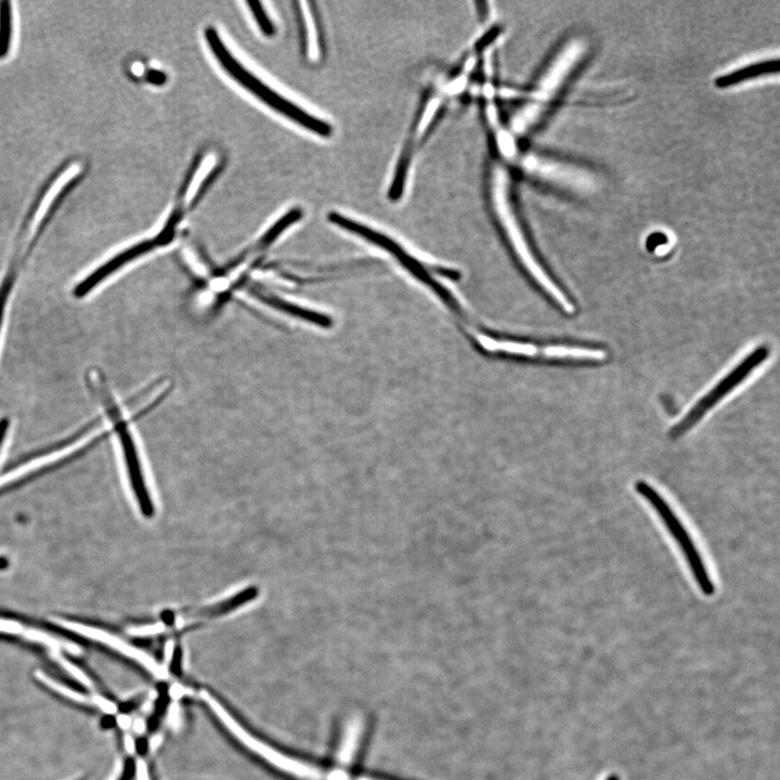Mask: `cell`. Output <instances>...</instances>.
<instances>
[{
	"mask_svg": "<svg viewBox=\"0 0 780 780\" xmlns=\"http://www.w3.org/2000/svg\"><path fill=\"white\" fill-rule=\"evenodd\" d=\"M37 678L41 680L43 683H45L47 686L54 688L56 692L61 693L63 696L68 697L75 701H85L86 698L83 695H80V693H76L72 691V689H69L67 687L61 686L60 684L56 683L55 681H52L48 678L45 674H38Z\"/></svg>",
	"mask_w": 780,
	"mask_h": 780,
	"instance_id": "e0dca14e",
	"label": "cell"
},
{
	"mask_svg": "<svg viewBox=\"0 0 780 780\" xmlns=\"http://www.w3.org/2000/svg\"><path fill=\"white\" fill-rule=\"evenodd\" d=\"M117 722H119L120 726L122 728H125V730L126 728H129L130 725H132V720H130V718L127 717V715H121V717L119 718V720H117Z\"/></svg>",
	"mask_w": 780,
	"mask_h": 780,
	"instance_id": "d4e9b609",
	"label": "cell"
},
{
	"mask_svg": "<svg viewBox=\"0 0 780 780\" xmlns=\"http://www.w3.org/2000/svg\"><path fill=\"white\" fill-rule=\"evenodd\" d=\"M606 780H620V778H619L617 775H613V776H610V777H609L608 779H606Z\"/></svg>",
	"mask_w": 780,
	"mask_h": 780,
	"instance_id": "4316f807",
	"label": "cell"
},
{
	"mask_svg": "<svg viewBox=\"0 0 780 780\" xmlns=\"http://www.w3.org/2000/svg\"><path fill=\"white\" fill-rule=\"evenodd\" d=\"M205 38L213 55L233 80H236L244 88L250 90L251 93L256 95L260 100H263L273 110L289 117L290 120L307 128L310 132L324 137L331 135V127L327 123L317 119L315 116L307 114L302 109L296 107L291 101L282 98L276 91L270 89L262 81H259L255 75L242 67L238 60L232 57L230 51L224 45L223 41H221L218 33L214 29H206Z\"/></svg>",
	"mask_w": 780,
	"mask_h": 780,
	"instance_id": "7a4b0ae2",
	"label": "cell"
},
{
	"mask_svg": "<svg viewBox=\"0 0 780 780\" xmlns=\"http://www.w3.org/2000/svg\"><path fill=\"white\" fill-rule=\"evenodd\" d=\"M247 5L251 8V11L255 17L256 22L259 25L260 30L267 36L275 34V26L266 15V12L262 5L258 2H247Z\"/></svg>",
	"mask_w": 780,
	"mask_h": 780,
	"instance_id": "2e32d148",
	"label": "cell"
},
{
	"mask_svg": "<svg viewBox=\"0 0 780 780\" xmlns=\"http://www.w3.org/2000/svg\"><path fill=\"white\" fill-rule=\"evenodd\" d=\"M97 390L100 395V400L103 403L104 408H106L110 420L114 424L117 436L120 438L127 470L130 478H132V485L135 496L140 503L142 512L147 516H150L153 513V505L149 496V492H147L145 480H143L141 466L133 436L130 434L127 424L121 418L119 407H117L114 400H112L106 385L101 383Z\"/></svg>",
	"mask_w": 780,
	"mask_h": 780,
	"instance_id": "52a82bcc",
	"label": "cell"
},
{
	"mask_svg": "<svg viewBox=\"0 0 780 780\" xmlns=\"http://www.w3.org/2000/svg\"><path fill=\"white\" fill-rule=\"evenodd\" d=\"M358 780H374V779H370V778H366V777H361V778H359Z\"/></svg>",
	"mask_w": 780,
	"mask_h": 780,
	"instance_id": "83f0119b",
	"label": "cell"
},
{
	"mask_svg": "<svg viewBox=\"0 0 780 780\" xmlns=\"http://www.w3.org/2000/svg\"><path fill=\"white\" fill-rule=\"evenodd\" d=\"M13 35V15L10 2H0V59L8 56Z\"/></svg>",
	"mask_w": 780,
	"mask_h": 780,
	"instance_id": "9a60e30c",
	"label": "cell"
},
{
	"mask_svg": "<svg viewBox=\"0 0 780 780\" xmlns=\"http://www.w3.org/2000/svg\"><path fill=\"white\" fill-rule=\"evenodd\" d=\"M189 695H192V691L184 685L174 684L171 688H169V696H171L175 701H178L182 697Z\"/></svg>",
	"mask_w": 780,
	"mask_h": 780,
	"instance_id": "d6986e66",
	"label": "cell"
},
{
	"mask_svg": "<svg viewBox=\"0 0 780 780\" xmlns=\"http://www.w3.org/2000/svg\"><path fill=\"white\" fill-rule=\"evenodd\" d=\"M164 245L160 238L143 241L138 243L129 249L115 255L109 259L107 263H104L96 270L90 273L84 280L76 284L73 295L77 299L86 297L89 293L93 292L98 285L103 281H106L113 273L119 271L121 268L129 263L134 262L135 259L146 255L151 252L155 247Z\"/></svg>",
	"mask_w": 780,
	"mask_h": 780,
	"instance_id": "ba28073f",
	"label": "cell"
},
{
	"mask_svg": "<svg viewBox=\"0 0 780 780\" xmlns=\"http://www.w3.org/2000/svg\"><path fill=\"white\" fill-rule=\"evenodd\" d=\"M62 624L65 628H68L74 632L87 636L89 637V639L97 640L99 642L107 644L108 646L116 650H119V652L122 653L123 655L129 658H133L134 660L141 663V665L145 667L147 670H149L153 675H155V678L161 680L167 679L166 671L159 665L158 662L153 660V658L147 655L146 653L141 652V650L124 643L120 639H117V637L112 636L107 632H103L95 628L82 626V624H78V623L62 622Z\"/></svg>",
	"mask_w": 780,
	"mask_h": 780,
	"instance_id": "30bf717a",
	"label": "cell"
},
{
	"mask_svg": "<svg viewBox=\"0 0 780 780\" xmlns=\"http://www.w3.org/2000/svg\"><path fill=\"white\" fill-rule=\"evenodd\" d=\"M167 722L168 725L172 727V730H179L182 723V718L180 707L178 704H176V702L168 709Z\"/></svg>",
	"mask_w": 780,
	"mask_h": 780,
	"instance_id": "ac0fdd59",
	"label": "cell"
},
{
	"mask_svg": "<svg viewBox=\"0 0 780 780\" xmlns=\"http://www.w3.org/2000/svg\"><path fill=\"white\" fill-rule=\"evenodd\" d=\"M162 743V737L161 736H154L151 740V747L153 749L158 748Z\"/></svg>",
	"mask_w": 780,
	"mask_h": 780,
	"instance_id": "484cf974",
	"label": "cell"
},
{
	"mask_svg": "<svg viewBox=\"0 0 780 780\" xmlns=\"http://www.w3.org/2000/svg\"><path fill=\"white\" fill-rule=\"evenodd\" d=\"M588 45L583 39L576 38L562 49L551 64L549 71L545 73L537 90L535 102L528 113L530 123L535 122L542 114L546 106L555 98L559 90L567 82L569 76L574 73L587 54Z\"/></svg>",
	"mask_w": 780,
	"mask_h": 780,
	"instance_id": "5b68a950",
	"label": "cell"
},
{
	"mask_svg": "<svg viewBox=\"0 0 780 780\" xmlns=\"http://www.w3.org/2000/svg\"><path fill=\"white\" fill-rule=\"evenodd\" d=\"M363 731V720L358 715L351 718L346 724L340 751H338V761L342 764H349L353 761L355 753L359 747L360 738Z\"/></svg>",
	"mask_w": 780,
	"mask_h": 780,
	"instance_id": "4fadbf2b",
	"label": "cell"
},
{
	"mask_svg": "<svg viewBox=\"0 0 780 780\" xmlns=\"http://www.w3.org/2000/svg\"><path fill=\"white\" fill-rule=\"evenodd\" d=\"M493 178V203L496 205V211L500 223L504 229L507 239L511 242L513 250L522 262L529 275L535 280L540 288L548 293L549 296L561 307L567 314H574L575 306L569 301L566 294L558 288V285L551 279L548 273L538 262V259L528 243L526 233L520 224L517 214L510 200L509 184L505 173L497 171Z\"/></svg>",
	"mask_w": 780,
	"mask_h": 780,
	"instance_id": "6da1fadb",
	"label": "cell"
},
{
	"mask_svg": "<svg viewBox=\"0 0 780 780\" xmlns=\"http://www.w3.org/2000/svg\"><path fill=\"white\" fill-rule=\"evenodd\" d=\"M200 694L202 699L206 702V705L212 709L216 717L225 725L227 730L236 737L240 743L245 745L246 748L257 753L259 757H262L273 766L278 767V769L294 776L308 780H320L322 778L321 772L316 769V767L284 756L283 753L269 747L267 744L263 743L262 740H258L247 732L210 693L202 691Z\"/></svg>",
	"mask_w": 780,
	"mask_h": 780,
	"instance_id": "277c9868",
	"label": "cell"
},
{
	"mask_svg": "<svg viewBox=\"0 0 780 780\" xmlns=\"http://www.w3.org/2000/svg\"><path fill=\"white\" fill-rule=\"evenodd\" d=\"M635 490L653 507L661 522L669 531L673 540L678 543L689 570L702 594L711 597L715 594V584L709 574L704 558L701 557L697 545L684 527L681 519L672 510L670 504L661 494L644 480L636 481Z\"/></svg>",
	"mask_w": 780,
	"mask_h": 780,
	"instance_id": "3957f363",
	"label": "cell"
},
{
	"mask_svg": "<svg viewBox=\"0 0 780 780\" xmlns=\"http://www.w3.org/2000/svg\"><path fill=\"white\" fill-rule=\"evenodd\" d=\"M540 356L548 359L602 361L606 353L601 349L551 345L541 347Z\"/></svg>",
	"mask_w": 780,
	"mask_h": 780,
	"instance_id": "7c38bea8",
	"label": "cell"
},
{
	"mask_svg": "<svg viewBox=\"0 0 780 780\" xmlns=\"http://www.w3.org/2000/svg\"><path fill=\"white\" fill-rule=\"evenodd\" d=\"M135 771L138 780H150L148 766L145 761L138 760L135 765Z\"/></svg>",
	"mask_w": 780,
	"mask_h": 780,
	"instance_id": "ffe728a7",
	"label": "cell"
},
{
	"mask_svg": "<svg viewBox=\"0 0 780 780\" xmlns=\"http://www.w3.org/2000/svg\"><path fill=\"white\" fill-rule=\"evenodd\" d=\"M134 731H135L137 734H142L143 732H145V731H146V723H145V721H143V720H141V719H138V720H137V721L134 723Z\"/></svg>",
	"mask_w": 780,
	"mask_h": 780,
	"instance_id": "cb8c5ba5",
	"label": "cell"
},
{
	"mask_svg": "<svg viewBox=\"0 0 780 780\" xmlns=\"http://www.w3.org/2000/svg\"><path fill=\"white\" fill-rule=\"evenodd\" d=\"M769 356V349L760 347L743 361L739 363L730 374L715 386L710 393L696 403V406L689 411L685 418L672 428L671 437L678 439L685 435L689 429H692L704 416L720 402L726 395L730 394L749 374L756 370L760 364Z\"/></svg>",
	"mask_w": 780,
	"mask_h": 780,
	"instance_id": "8992f818",
	"label": "cell"
},
{
	"mask_svg": "<svg viewBox=\"0 0 780 780\" xmlns=\"http://www.w3.org/2000/svg\"><path fill=\"white\" fill-rule=\"evenodd\" d=\"M773 72H778L777 60H769L766 62L751 64L749 67L740 69L719 78L718 85L721 87L733 86L748 81L751 77L770 75Z\"/></svg>",
	"mask_w": 780,
	"mask_h": 780,
	"instance_id": "5bb4252c",
	"label": "cell"
},
{
	"mask_svg": "<svg viewBox=\"0 0 780 780\" xmlns=\"http://www.w3.org/2000/svg\"><path fill=\"white\" fill-rule=\"evenodd\" d=\"M124 745L128 753L132 754L136 751V743L132 737L126 736L124 739Z\"/></svg>",
	"mask_w": 780,
	"mask_h": 780,
	"instance_id": "7402d4cb",
	"label": "cell"
},
{
	"mask_svg": "<svg viewBox=\"0 0 780 780\" xmlns=\"http://www.w3.org/2000/svg\"><path fill=\"white\" fill-rule=\"evenodd\" d=\"M96 704L103 710L106 711L109 714H114L117 711L116 706L113 704V702L104 699L102 697L96 698Z\"/></svg>",
	"mask_w": 780,
	"mask_h": 780,
	"instance_id": "44dd1931",
	"label": "cell"
},
{
	"mask_svg": "<svg viewBox=\"0 0 780 780\" xmlns=\"http://www.w3.org/2000/svg\"><path fill=\"white\" fill-rule=\"evenodd\" d=\"M527 166L537 176L568 189L588 191L594 186V177L589 172L570 164L532 158Z\"/></svg>",
	"mask_w": 780,
	"mask_h": 780,
	"instance_id": "9c48e42d",
	"label": "cell"
},
{
	"mask_svg": "<svg viewBox=\"0 0 780 780\" xmlns=\"http://www.w3.org/2000/svg\"><path fill=\"white\" fill-rule=\"evenodd\" d=\"M328 780H348V775L344 771H333L329 777Z\"/></svg>",
	"mask_w": 780,
	"mask_h": 780,
	"instance_id": "603a6c76",
	"label": "cell"
},
{
	"mask_svg": "<svg viewBox=\"0 0 780 780\" xmlns=\"http://www.w3.org/2000/svg\"><path fill=\"white\" fill-rule=\"evenodd\" d=\"M254 295H257L259 299H262V301L271 306L272 308L278 309L282 312H285V314H288L290 316L296 317L298 319L306 320L310 323H314L316 325H319V327L322 328H329L332 325V320L328 316L318 314L316 311H311L302 307L295 306L291 303H286L282 301V299H279L278 297L265 294L263 292H260L259 290H253Z\"/></svg>",
	"mask_w": 780,
	"mask_h": 780,
	"instance_id": "8fae6325",
	"label": "cell"
}]
</instances>
